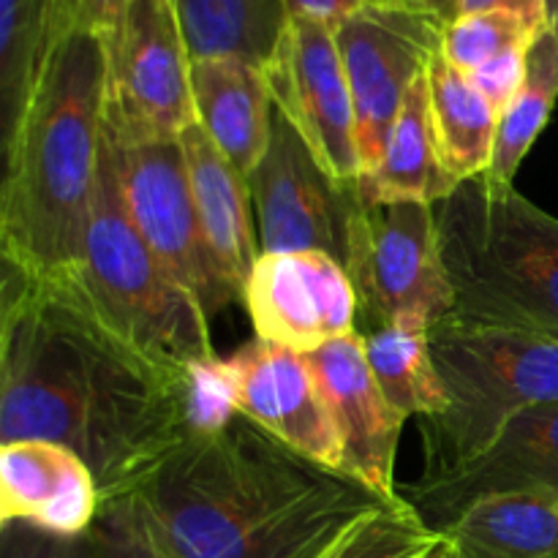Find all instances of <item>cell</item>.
<instances>
[{"instance_id": "cell-1", "label": "cell", "mask_w": 558, "mask_h": 558, "mask_svg": "<svg viewBox=\"0 0 558 558\" xmlns=\"http://www.w3.org/2000/svg\"><path fill=\"white\" fill-rule=\"evenodd\" d=\"M185 365L120 336L74 272L3 267L0 441L41 439L90 466L104 505L131 499L189 441Z\"/></svg>"}, {"instance_id": "cell-2", "label": "cell", "mask_w": 558, "mask_h": 558, "mask_svg": "<svg viewBox=\"0 0 558 558\" xmlns=\"http://www.w3.org/2000/svg\"><path fill=\"white\" fill-rule=\"evenodd\" d=\"M172 558H341L390 505L245 417L185 441L134 494Z\"/></svg>"}, {"instance_id": "cell-3", "label": "cell", "mask_w": 558, "mask_h": 558, "mask_svg": "<svg viewBox=\"0 0 558 558\" xmlns=\"http://www.w3.org/2000/svg\"><path fill=\"white\" fill-rule=\"evenodd\" d=\"M107 118V38L65 31L54 41L25 118L3 147L0 256L36 276L82 262Z\"/></svg>"}, {"instance_id": "cell-4", "label": "cell", "mask_w": 558, "mask_h": 558, "mask_svg": "<svg viewBox=\"0 0 558 558\" xmlns=\"http://www.w3.org/2000/svg\"><path fill=\"white\" fill-rule=\"evenodd\" d=\"M434 210L456 294L450 316L558 336V218L485 178L461 183Z\"/></svg>"}, {"instance_id": "cell-5", "label": "cell", "mask_w": 558, "mask_h": 558, "mask_svg": "<svg viewBox=\"0 0 558 558\" xmlns=\"http://www.w3.org/2000/svg\"><path fill=\"white\" fill-rule=\"evenodd\" d=\"M74 272L98 314L147 357L189 365L213 357L210 316L142 240L120 196L107 131L87 210L82 262Z\"/></svg>"}, {"instance_id": "cell-6", "label": "cell", "mask_w": 558, "mask_h": 558, "mask_svg": "<svg viewBox=\"0 0 558 558\" xmlns=\"http://www.w3.org/2000/svg\"><path fill=\"white\" fill-rule=\"evenodd\" d=\"M430 349L450 392V409L423 423L428 472L477 456L515 414L558 403L554 332L445 316L430 327Z\"/></svg>"}, {"instance_id": "cell-7", "label": "cell", "mask_w": 558, "mask_h": 558, "mask_svg": "<svg viewBox=\"0 0 558 558\" xmlns=\"http://www.w3.org/2000/svg\"><path fill=\"white\" fill-rule=\"evenodd\" d=\"M107 125L120 140H180L196 123L191 49L172 0H125L107 33Z\"/></svg>"}, {"instance_id": "cell-8", "label": "cell", "mask_w": 558, "mask_h": 558, "mask_svg": "<svg viewBox=\"0 0 558 558\" xmlns=\"http://www.w3.org/2000/svg\"><path fill=\"white\" fill-rule=\"evenodd\" d=\"M347 272L360 314L374 327L392 322L434 327L456 308L434 205H365L349 245Z\"/></svg>"}, {"instance_id": "cell-9", "label": "cell", "mask_w": 558, "mask_h": 558, "mask_svg": "<svg viewBox=\"0 0 558 558\" xmlns=\"http://www.w3.org/2000/svg\"><path fill=\"white\" fill-rule=\"evenodd\" d=\"M120 196L136 232L169 276L189 289L207 316L238 303L207 251L180 140H120L104 120Z\"/></svg>"}, {"instance_id": "cell-10", "label": "cell", "mask_w": 558, "mask_h": 558, "mask_svg": "<svg viewBox=\"0 0 558 558\" xmlns=\"http://www.w3.org/2000/svg\"><path fill=\"white\" fill-rule=\"evenodd\" d=\"M248 189L262 254L322 251L347 267L365 210L360 183L327 172L278 109L270 145L248 174Z\"/></svg>"}, {"instance_id": "cell-11", "label": "cell", "mask_w": 558, "mask_h": 558, "mask_svg": "<svg viewBox=\"0 0 558 558\" xmlns=\"http://www.w3.org/2000/svg\"><path fill=\"white\" fill-rule=\"evenodd\" d=\"M445 25L430 11L407 0H390L357 11L336 27L357 118L363 174L379 161L414 82L428 74L430 60L441 49Z\"/></svg>"}, {"instance_id": "cell-12", "label": "cell", "mask_w": 558, "mask_h": 558, "mask_svg": "<svg viewBox=\"0 0 558 558\" xmlns=\"http://www.w3.org/2000/svg\"><path fill=\"white\" fill-rule=\"evenodd\" d=\"M272 104L316 161L347 183H360L357 118L336 44V27L289 20L272 58L262 65Z\"/></svg>"}, {"instance_id": "cell-13", "label": "cell", "mask_w": 558, "mask_h": 558, "mask_svg": "<svg viewBox=\"0 0 558 558\" xmlns=\"http://www.w3.org/2000/svg\"><path fill=\"white\" fill-rule=\"evenodd\" d=\"M543 494L558 499V403L515 414L469 461L425 472L401 490L436 532L488 496Z\"/></svg>"}, {"instance_id": "cell-14", "label": "cell", "mask_w": 558, "mask_h": 558, "mask_svg": "<svg viewBox=\"0 0 558 558\" xmlns=\"http://www.w3.org/2000/svg\"><path fill=\"white\" fill-rule=\"evenodd\" d=\"M259 341L314 354L354 332L360 311L347 267L322 251L262 254L243 289Z\"/></svg>"}, {"instance_id": "cell-15", "label": "cell", "mask_w": 558, "mask_h": 558, "mask_svg": "<svg viewBox=\"0 0 558 558\" xmlns=\"http://www.w3.org/2000/svg\"><path fill=\"white\" fill-rule=\"evenodd\" d=\"M229 365L240 417L308 461L343 472L341 436L305 354L254 338Z\"/></svg>"}, {"instance_id": "cell-16", "label": "cell", "mask_w": 558, "mask_h": 558, "mask_svg": "<svg viewBox=\"0 0 558 558\" xmlns=\"http://www.w3.org/2000/svg\"><path fill=\"white\" fill-rule=\"evenodd\" d=\"M343 445V472L390 505L407 501L396 488V456L407 420L381 392L363 352V336L341 338L305 354Z\"/></svg>"}, {"instance_id": "cell-17", "label": "cell", "mask_w": 558, "mask_h": 558, "mask_svg": "<svg viewBox=\"0 0 558 558\" xmlns=\"http://www.w3.org/2000/svg\"><path fill=\"white\" fill-rule=\"evenodd\" d=\"M101 507L96 477L74 450L41 439L0 441V526L85 537Z\"/></svg>"}, {"instance_id": "cell-18", "label": "cell", "mask_w": 558, "mask_h": 558, "mask_svg": "<svg viewBox=\"0 0 558 558\" xmlns=\"http://www.w3.org/2000/svg\"><path fill=\"white\" fill-rule=\"evenodd\" d=\"M180 142L207 251L229 289L243 300L251 270L262 256L248 178L218 150L199 123L191 125Z\"/></svg>"}, {"instance_id": "cell-19", "label": "cell", "mask_w": 558, "mask_h": 558, "mask_svg": "<svg viewBox=\"0 0 558 558\" xmlns=\"http://www.w3.org/2000/svg\"><path fill=\"white\" fill-rule=\"evenodd\" d=\"M196 123L248 178L272 134V104L262 65L238 58H202L191 65Z\"/></svg>"}, {"instance_id": "cell-20", "label": "cell", "mask_w": 558, "mask_h": 558, "mask_svg": "<svg viewBox=\"0 0 558 558\" xmlns=\"http://www.w3.org/2000/svg\"><path fill=\"white\" fill-rule=\"evenodd\" d=\"M458 189L447 174L430 123L428 76H420L387 134L379 161L360 178L365 205L423 202L436 205Z\"/></svg>"}, {"instance_id": "cell-21", "label": "cell", "mask_w": 558, "mask_h": 558, "mask_svg": "<svg viewBox=\"0 0 558 558\" xmlns=\"http://www.w3.org/2000/svg\"><path fill=\"white\" fill-rule=\"evenodd\" d=\"M441 534L458 558H558V499L488 496L466 507Z\"/></svg>"}, {"instance_id": "cell-22", "label": "cell", "mask_w": 558, "mask_h": 558, "mask_svg": "<svg viewBox=\"0 0 558 558\" xmlns=\"http://www.w3.org/2000/svg\"><path fill=\"white\" fill-rule=\"evenodd\" d=\"M428 104L441 163L458 185L483 178L494 163L499 112L480 87L439 52L428 65Z\"/></svg>"}, {"instance_id": "cell-23", "label": "cell", "mask_w": 558, "mask_h": 558, "mask_svg": "<svg viewBox=\"0 0 558 558\" xmlns=\"http://www.w3.org/2000/svg\"><path fill=\"white\" fill-rule=\"evenodd\" d=\"M363 352L374 379L403 420H434L450 409V392L436 368L430 327L392 322L363 332Z\"/></svg>"}, {"instance_id": "cell-24", "label": "cell", "mask_w": 558, "mask_h": 558, "mask_svg": "<svg viewBox=\"0 0 558 558\" xmlns=\"http://www.w3.org/2000/svg\"><path fill=\"white\" fill-rule=\"evenodd\" d=\"M191 58H238L265 65L289 14L283 0H172Z\"/></svg>"}, {"instance_id": "cell-25", "label": "cell", "mask_w": 558, "mask_h": 558, "mask_svg": "<svg viewBox=\"0 0 558 558\" xmlns=\"http://www.w3.org/2000/svg\"><path fill=\"white\" fill-rule=\"evenodd\" d=\"M58 38L52 0H0V147L25 118Z\"/></svg>"}, {"instance_id": "cell-26", "label": "cell", "mask_w": 558, "mask_h": 558, "mask_svg": "<svg viewBox=\"0 0 558 558\" xmlns=\"http://www.w3.org/2000/svg\"><path fill=\"white\" fill-rule=\"evenodd\" d=\"M558 101V25H550L529 49V74L515 101L501 112L496 136L494 163L483 174L494 185H512L518 167L529 156L532 145Z\"/></svg>"}, {"instance_id": "cell-27", "label": "cell", "mask_w": 558, "mask_h": 558, "mask_svg": "<svg viewBox=\"0 0 558 558\" xmlns=\"http://www.w3.org/2000/svg\"><path fill=\"white\" fill-rule=\"evenodd\" d=\"M534 27L510 11H483V14L458 16L447 22L441 36V54L463 74H472L480 65L490 63L499 54L515 47H532L537 41Z\"/></svg>"}, {"instance_id": "cell-28", "label": "cell", "mask_w": 558, "mask_h": 558, "mask_svg": "<svg viewBox=\"0 0 558 558\" xmlns=\"http://www.w3.org/2000/svg\"><path fill=\"white\" fill-rule=\"evenodd\" d=\"M445 545V534L430 529L407 501L379 518L341 558H439Z\"/></svg>"}, {"instance_id": "cell-29", "label": "cell", "mask_w": 558, "mask_h": 558, "mask_svg": "<svg viewBox=\"0 0 558 558\" xmlns=\"http://www.w3.org/2000/svg\"><path fill=\"white\" fill-rule=\"evenodd\" d=\"M90 537L101 558H172L153 537L134 496L104 505Z\"/></svg>"}, {"instance_id": "cell-30", "label": "cell", "mask_w": 558, "mask_h": 558, "mask_svg": "<svg viewBox=\"0 0 558 558\" xmlns=\"http://www.w3.org/2000/svg\"><path fill=\"white\" fill-rule=\"evenodd\" d=\"M0 558H101L90 532L85 537H60L27 523L0 526Z\"/></svg>"}, {"instance_id": "cell-31", "label": "cell", "mask_w": 558, "mask_h": 558, "mask_svg": "<svg viewBox=\"0 0 558 558\" xmlns=\"http://www.w3.org/2000/svg\"><path fill=\"white\" fill-rule=\"evenodd\" d=\"M529 49L532 47L510 49V52L499 54V58H494L490 63L480 65L477 71L466 74L469 80L480 87V93L488 98L490 107L499 112V118H501V112H505V109L515 101V96L521 93L523 82H526Z\"/></svg>"}, {"instance_id": "cell-32", "label": "cell", "mask_w": 558, "mask_h": 558, "mask_svg": "<svg viewBox=\"0 0 558 558\" xmlns=\"http://www.w3.org/2000/svg\"><path fill=\"white\" fill-rule=\"evenodd\" d=\"M123 5L125 0H52L58 36H63L65 31H74V27L107 36L118 22Z\"/></svg>"}, {"instance_id": "cell-33", "label": "cell", "mask_w": 558, "mask_h": 558, "mask_svg": "<svg viewBox=\"0 0 558 558\" xmlns=\"http://www.w3.org/2000/svg\"><path fill=\"white\" fill-rule=\"evenodd\" d=\"M483 11H510L537 33H545L550 27L548 0H456L450 11V22L458 20V16L483 14Z\"/></svg>"}, {"instance_id": "cell-34", "label": "cell", "mask_w": 558, "mask_h": 558, "mask_svg": "<svg viewBox=\"0 0 558 558\" xmlns=\"http://www.w3.org/2000/svg\"><path fill=\"white\" fill-rule=\"evenodd\" d=\"M376 3H390V0H283L289 20H314L327 27H338L357 11Z\"/></svg>"}, {"instance_id": "cell-35", "label": "cell", "mask_w": 558, "mask_h": 558, "mask_svg": "<svg viewBox=\"0 0 558 558\" xmlns=\"http://www.w3.org/2000/svg\"><path fill=\"white\" fill-rule=\"evenodd\" d=\"M407 3L430 11V14L441 16L445 22H450V11H452V3H456V0H407Z\"/></svg>"}, {"instance_id": "cell-36", "label": "cell", "mask_w": 558, "mask_h": 558, "mask_svg": "<svg viewBox=\"0 0 558 558\" xmlns=\"http://www.w3.org/2000/svg\"><path fill=\"white\" fill-rule=\"evenodd\" d=\"M550 9V25H558V0H548Z\"/></svg>"}, {"instance_id": "cell-37", "label": "cell", "mask_w": 558, "mask_h": 558, "mask_svg": "<svg viewBox=\"0 0 558 558\" xmlns=\"http://www.w3.org/2000/svg\"><path fill=\"white\" fill-rule=\"evenodd\" d=\"M439 558H458V554L456 550H452V545H450V539H447V545H445V550H441V556Z\"/></svg>"}]
</instances>
